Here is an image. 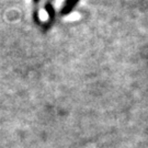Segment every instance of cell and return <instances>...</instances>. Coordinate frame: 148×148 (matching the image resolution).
I'll use <instances>...</instances> for the list:
<instances>
[{
    "label": "cell",
    "mask_w": 148,
    "mask_h": 148,
    "mask_svg": "<svg viewBox=\"0 0 148 148\" xmlns=\"http://www.w3.org/2000/svg\"><path fill=\"white\" fill-rule=\"evenodd\" d=\"M77 2H78V0H67L65 5H64L63 10H62V14L65 16V14L69 13V12L71 11V9L77 5Z\"/></svg>",
    "instance_id": "obj_1"
},
{
    "label": "cell",
    "mask_w": 148,
    "mask_h": 148,
    "mask_svg": "<svg viewBox=\"0 0 148 148\" xmlns=\"http://www.w3.org/2000/svg\"><path fill=\"white\" fill-rule=\"evenodd\" d=\"M34 1H37V0H34Z\"/></svg>",
    "instance_id": "obj_2"
}]
</instances>
